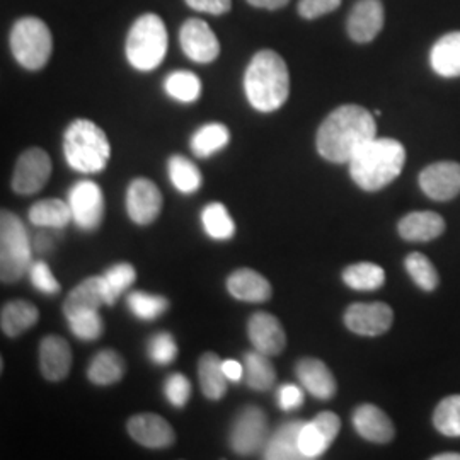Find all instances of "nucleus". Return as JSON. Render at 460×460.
I'll use <instances>...</instances> for the list:
<instances>
[{
    "label": "nucleus",
    "mask_w": 460,
    "mask_h": 460,
    "mask_svg": "<svg viewBox=\"0 0 460 460\" xmlns=\"http://www.w3.org/2000/svg\"><path fill=\"white\" fill-rule=\"evenodd\" d=\"M40 319V313L28 300H11L4 304L0 313V328L9 338H17L33 328Z\"/></svg>",
    "instance_id": "bb28decb"
},
{
    "label": "nucleus",
    "mask_w": 460,
    "mask_h": 460,
    "mask_svg": "<svg viewBox=\"0 0 460 460\" xmlns=\"http://www.w3.org/2000/svg\"><path fill=\"white\" fill-rule=\"evenodd\" d=\"M203 229L215 241H229L235 234V224L222 203H210L201 212Z\"/></svg>",
    "instance_id": "f704fd0d"
},
{
    "label": "nucleus",
    "mask_w": 460,
    "mask_h": 460,
    "mask_svg": "<svg viewBox=\"0 0 460 460\" xmlns=\"http://www.w3.org/2000/svg\"><path fill=\"white\" fill-rule=\"evenodd\" d=\"M377 137L372 113L357 104H345L329 113L321 123L315 146L321 157L329 163L345 164L360 148Z\"/></svg>",
    "instance_id": "f257e3e1"
},
{
    "label": "nucleus",
    "mask_w": 460,
    "mask_h": 460,
    "mask_svg": "<svg viewBox=\"0 0 460 460\" xmlns=\"http://www.w3.org/2000/svg\"><path fill=\"white\" fill-rule=\"evenodd\" d=\"M429 64L442 77H460V31L445 34L435 43Z\"/></svg>",
    "instance_id": "cd10ccee"
},
{
    "label": "nucleus",
    "mask_w": 460,
    "mask_h": 460,
    "mask_svg": "<svg viewBox=\"0 0 460 460\" xmlns=\"http://www.w3.org/2000/svg\"><path fill=\"white\" fill-rule=\"evenodd\" d=\"M433 425L445 437H460V394L448 395L440 401L433 412Z\"/></svg>",
    "instance_id": "4c0bfd02"
},
{
    "label": "nucleus",
    "mask_w": 460,
    "mask_h": 460,
    "mask_svg": "<svg viewBox=\"0 0 460 460\" xmlns=\"http://www.w3.org/2000/svg\"><path fill=\"white\" fill-rule=\"evenodd\" d=\"M68 205L79 229L96 230L104 218V193L98 182L83 180L68 191Z\"/></svg>",
    "instance_id": "9d476101"
},
{
    "label": "nucleus",
    "mask_w": 460,
    "mask_h": 460,
    "mask_svg": "<svg viewBox=\"0 0 460 460\" xmlns=\"http://www.w3.org/2000/svg\"><path fill=\"white\" fill-rule=\"evenodd\" d=\"M167 171H169V178L174 184V188L184 195L197 193L198 190L201 188V182H203L201 172L188 157L172 155L167 163Z\"/></svg>",
    "instance_id": "72a5a7b5"
},
{
    "label": "nucleus",
    "mask_w": 460,
    "mask_h": 460,
    "mask_svg": "<svg viewBox=\"0 0 460 460\" xmlns=\"http://www.w3.org/2000/svg\"><path fill=\"white\" fill-rule=\"evenodd\" d=\"M343 281L353 290L370 292L385 283V271L378 264L368 261L349 264L343 271Z\"/></svg>",
    "instance_id": "473e14b6"
},
{
    "label": "nucleus",
    "mask_w": 460,
    "mask_h": 460,
    "mask_svg": "<svg viewBox=\"0 0 460 460\" xmlns=\"http://www.w3.org/2000/svg\"><path fill=\"white\" fill-rule=\"evenodd\" d=\"M420 188L435 201H448L460 193V164L442 161L425 167L420 174Z\"/></svg>",
    "instance_id": "2eb2a0df"
},
{
    "label": "nucleus",
    "mask_w": 460,
    "mask_h": 460,
    "mask_svg": "<svg viewBox=\"0 0 460 460\" xmlns=\"http://www.w3.org/2000/svg\"><path fill=\"white\" fill-rule=\"evenodd\" d=\"M184 55L197 64H212L220 55V41L214 30L198 17L188 19L180 31Z\"/></svg>",
    "instance_id": "f8f14e48"
},
{
    "label": "nucleus",
    "mask_w": 460,
    "mask_h": 460,
    "mask_svg": "<svg viewBox=\"0 0 460 460\" xmlns=\"http://www.w3.org/2000/svg\"><path fill=\"white\" fill-rule=\"evenodd\" d=\"M235 454L249 456L263 448L268 442V418L258 406H246L235 416L229 435Z\"/></svg>",
    "instance_id": "6e6552de"
},
{
    "label": "nucleus",
    "mask_w": 460,
    "mask_h": 460,
    "mask_svg": "<svg viewBox=\"0 0 460 460\" xmlns=\"http://www.w3.org/2000/svg\"><path fill=\"white\" fill-rule=\"evenodd\" d=\"M300 385L315 399L329 401L336 395L338 384L328 365L317 358H302L296 365Z\"/></svg>",
    "instance_id": "aec40b11"
},
{
    "label": "nucleus",
    "mask_w": 460,
    "mask_h": 460,
    "mask_svg": "<svg viewBox=\"0 0 460 460\" xmlns=\"http://www.w3.org/2000/svg\"><path fill=\"white\" fill-rule=\"evenodd\" d=\"M125 53L128 64L138 72H152L161 66L167 53L164 21L154 13L138 17L127 34Z\"/></svg>",
    "instance_id": "39448f33"
},
{
    "label": "nucleus",
    "mask_w": 460,
    "mask_h": 460,
    "mask_svg": "<svg viewBox=\"0 0 460 460\" xmlns=\"http://www.w3.org/2000/svg\"><path fill=\"white\" fill-rule=\"evenodd\" d=\"M305 421H288L268 438L264 445L263 459L268 460H300L304 459L300 452V431Z\"/></svg>",
    "instance_id": "b1692460"
},
{
    "label": "nucleus",
    "mask_w": 460,
    "mask_h": 460,
    "mask_svg": "<svg viewBox=\"0 0 460 460\" xmlns=\"http://www.w3.org/2000/svg\"><path fill=\"white\" fill-rule=\"evenodd\" d=\"M341 5V0H298L296 11L304 19H317L336 11Z\"/></svg>",
    "instance_id": "a18cd8bd"
},
{
    "label": "nucleus",
    "mask_w": 460,
    "mask_h": 460,
    "mask_svg": "<svg viewBox=\"0 0 460 460\" xmlns=\"http://www.w3.org/2000/svg\"><path fill=\"white\" fill-rule=\"evenodd\" d=\"M165 93L180 102H195L201 96V81L190 70H176L164 81Z\"/></svg>",
    "instance_id": "c9c22d12"
},
{
    "label": "nucleus",
    "mask_w": 460,
    "mask_h": 460,
    "mask_svg": "<svg viewBox=\"0 0 460 460\" xmlns=\"http://www.w3.org/2000/svg\"><path fill=\"white\" fill-rule=\"evenodd\" d=\"M30 279L33 283L34 288L41 294L47 296H55L62 290V285L58 279H55L53 271L49 270V264L45 261H34L30 268Z\"/></svg>",
    "instance_id": "c03bdc74"
},
{
    "label": "nucleus",
    "mask_w": 460,
    "mask_h": 460,
    "mask_svg": "<svg viewBox=\"0 0 460 460\" xmlns=\"http://www.w3.org/2000/svg\"><path fill=\"white\" fill-rule=\"evenodd\" d=\"M66 163L84 174H98L106 169L111 146L104 130L91 119H74L64 135Z\"/></svg>",
    "instance_id": "20e7f679"
},
{
    "label": "nucleus",
    "mask_w": 460,
    "mask_h": 460,
    "mask_svg": "<svg viewBox=\"0 0 460 460\" xmlns=\"http://www.w3.org/2000/svg\"><path fill=\"white\" fill-rule=\"evenodd\" d=\"M72 334L83 341H96L104 332V323L98 311H87L66 317Z\"/></svg>",
    "instance_id": "a19ab883"
},
{
    "label": "nucleus",
    "mask_w": 460,
    "mask_h": 460,
    "mask_svg": "<svg viewBox=\"0 0 460 460\" xmlns=\"http://www.w3.org/2000/svg\"><path fill=\"white\" fill-rule=\"evenodd\" d=\"M353 181L363 191H378L389 186L406 164V148L394 138H374L348 163Z\"/></svg>",
    "instance_id": "7ed1b4c3"
},
{
    "label": "nucleus",
    "mask_w": 460,
    "mask_h": 460,
    "mask_svg": "<svg viewBox=\"0 0 460 460\" xmlns=\"http://www.w3.org/2000/svg\"><path fill=\"white\" fill-rule=\"evenodd\" d=\"M31 241L21 218L9 210L0 212V279L16 283L31 268Z\"/></svg>",
    "instance_id": "423d86ee"
},
{
    "label": "nucleus",
    "mask_w": 460,
    "mask_h": 460,
    "mask_svg": "<svg viewBox=\"0 0 460 460\" xmlns=\"http://www.w3.org/2000/svg\"><path fill=\"white\" fill-rule=\"evenodd\" d=\"M30 222L45 229H64L70 222H74V217L68 203L51 198L34 203L30 208Z\"/></svg>",
    "instance_id": "c756f323"
},
{
    "label": "nucleus",
    "mask_w": 460,
    "mask_h": 460,
    "mask_svg": "<svg viewBox=\"0 0 460 460\" xmlns=\"http://www.w3.org/2000/svg\"><path fill=\"white\" fill-rule=\"evenodd\" d=\"M384 4L382 0H358L346 22V31L355 43H370L384 28Z\"/></svg>",
    "instance_id": "dca6fc26"
},
{
    "label": "nucleus",
    "mask_w": 460,
    "mask_h": 460,
    "mask_svg": "<svg viewBox=\"0 0 460 460\" xmlns=\"http://www.w3.org/2000/svg\"><path fill=\"white\" fill-rule=\"evenodd\" d=\"M224 372L232 382L244 378V365L237 360H224Z\"/></svg>",
    "instance_id": "09e8293b"
},
{
    "label": "nucleus",
    "mask_w": 460,
    "mask_h": 460,
    "mask_svg": "<svg viewBox=\"0 0 460 460\" xmlns=\"http://www.w3.org/2000/svg\"><path fill=\"white\" fill-rule=\"evenodd\" d=\"M406 270L412 281L425 292H433L438 287V271L433 263L421 252H411L406 258Z\"/></svg>",
    "instance_id": "ea45409f"
},
{
    "label": "nucleus",
    "mask_w": 460,
    "mask_h": 460,
    "mask_svg": "<svg viewBox=\"0 0 460 460\" xmlns=\"http://www.w3.org/2000/svg\"><path fill=\"white\" fill-rule=\"evenodd\" d=\"M40 368L49 382H60L68 377L72 368V349L60 336H47L40 343Z\"/></svg>",
    "instance_id": "6ab92c4d"
},
{
    "label": "nucleus",
    "mask_w": 460,
    "mask_h": 460,
    "mask_svg": "<svg viewBox=\"0 0 460 460\" xmlns=\"http://www.w3.org/2000/svg\"><path fill=\"white\" fill-rule=\"evenodd\" d=\"M244 380L247 387L258 393L271 389L277 382V370L268 355L254 349L244 355Z\"/></svg>",
    "instance_id": "7c9ffc66"
},
{
    "label": "nucleus",
    "mask_w": 460,
    "mask_h": 460,
    "mask_svg": "<svg viewBox=\"0 0 460 460\" xmlns=\"http://www.w3.org/2000/svg\"><path fill=\"white\" fill-rule=\"evenodd\" d=\"M277 402L283 411H296L304 404V391L296 384H283L277 393Z\"/></svg>",
    "instance_id": "49530a36"
},
{
    "label": "nucleus",
    "mask_w": 460,
    "mask_h": 460,
    "mask_svg": "<svg viewBox=\"0 0 460 460\" xmlns=\"http://www.w3.org/2000/svg\"><path fill=\"white\" fill-rule=\"evenodd\" d=\"M137 279V271L130 263H116L111 266L104 275V294H106V305H113L118 296L125 290H128Z\"/></svg>",
    "instance_id": "e433bc0d"
},
{
    "label": "nucleus",
    "mask_w": 460,
    "mask_h": 460,
    "mask_svg": "<svg viewBox=\"0 0 460 460\" xmlns=\"http://www.w3.org/2000/svg\"><path fill=\"white\" fill-rule=\"evenodd\" d=\"M227 290L234 298L251 302V304L266 302L273 294L271 283L266 279V277L251 268H241L234 271L227 279Z\"/></svg>",
    "instance_id": "4be33fe9"
},
{
    "label": "nucleus",
    "mask_w": 460,
    "mask_h": 460,
    "mask_svg": "<svg viewBox=\"0 0 460 460\" xmlns=\"http://www.w3.org/2000/svg\"><path fill=\"white\" fill-rule=\"evenodd\" d=\"M341 429V420L331 411L319 412L309 423H304L300 431V452L304 459H317L326 454Z\"/></svg>",
    "instance_id": "ddd939ff"
},
{
    "label": "nucleus",
    "mask_w": 460,
    "mask_h": 460,
    "mask_svg": "<svg viewBox=\"0 0 460 460\" xmlns=\"http://www.w3.org/2000/svg\"><path fill=\"white\" fill-rule=\"evenodd\" d=\"M9 47L17 64L26 70H41L53 51V36L49 24L40 17L17 19L9 34Z\"/></svg>",
    "instance_id": "0eeeda50"
},
{
    "label": "nucleus",
    "mask_w": 460,
    "mask_h": 460,
    "mask_svg": "<svg viewBox=\"0 0 460 460\" xmlns=\"http://www.w3.org/2000/svg\"><path fill=\"white\" fill-rule=\"evenodd\" d=\"M433 460H460V454H457V452H447V454L435 456Z\"/></svg>",
    "instance_id": "3c124183"
},
{
    "label": "nucleus",
    "mask_w": 460,
    "mask_h": 460,
    "mask_svg": "<svg viewBox=\"0 0 460 460\" xmlns=\"http://www.w3.org/2000/svg\"><path fill=\"white\" fill-rule=\"evenodd\" d=\"M394 323V311L385 302H357L345 313V326L358 336H380Z\"/></svg>",
    "instance_id": "9b49d317"
},
{
    "label": "nucleus",
    "mask_w": 460,
    "mask_h": 460,
    "mask_svg": "<svg viewBox=\"0 0 460 460\" xmlns=\"http://www.w3.org/2000/svg\"><path fill=\"white\" fill-rule=\"evenodd\" d=\"M247 336L254 349L268 357H277L287 346V334L273 314H252L247 323Z\"/></svg>",
    "instance_id": "a211bd4d"
},
{
    "label": "nucleus",
    "mask_w": 460,
    "mask_h": 460,
    "mask_svg": "<svg viewBox=\"0 0 460 460\" xmlns=\"http://www.w3.org/2000/svg\"><path fill=\"white\" fill-rule=\"evenodd\" d=\"M163 210V193L147 178H137L127 190V214L137 226H148Z\"/></svg>",
    "instance_id": "4468645a"
},
{
    "label": "nucleus",
    "mask_w": 460,
    "mask_h": 460,
    "mask_svg": "<svg viewBox=\"0 0 460 460\" xmlns=\"http://www.w3.org/2000/svg\"><path fill=\"white\" fill-rule=\"evenodd\" d=\"M164 394L167 397V401L174 408L181 410V408L188 404V401L191 397V382H190V378L184 377L182 374H178V372L171 374L169 377L165 378Z\"/></svg>",
    "instance_id": "37998d69"
},
{
    "label": "nucleus",
    "mask_w": 460,
    "mask_h": 460,
    "mask_svg": "<svg viewBox=\"0 0 460 460\" xmlns=\"http://www.w3.org/2000/svg\"><path fill=\"white\" fill-rule=\"evenodd\" d=\"M244 93L249 104L260 113H273L287 102L290 72L279 53L260 49L252 55L244 74Z\"/></svg>",
    "instance_id": "f03ea898"
},
{
    "label": "nucleus",
    "mask_w": 460,
    "mask_h": 460,
    "mask_svg": "<svg viewBox=\"0 0 460 460\" xmlns=\"http://www.w3.org/2000/svg\"><path fill=\"white\" fill-rule=\"evenodd\" d=\"M444 217L435 212H412L399 220V235L410 243H428L444 234Z\"/></svg>",
    "instance_id": "5701e85b"
},
{
    "label": "nucleus",
    "mask_w": 460,
    "mask_h": 460,
    "mask_svg": "<svg viewBox=\"0 0 460 460\" xmlns=\"http://www.w3.org/2000/svg\"><path fill=\"white\" fill-rule=\"evenodd\" d=\"M127 365L115 349H102L87 367V378L94 385H113L125 376Z\"/></svg>",
    "instance_id": "c85d7f7f"
},
{
    "label": "nucleus",
    "mask_w": 460,
    "mask_h": 460,
    "mask_svg": "<svg viewBox=\"0 0 460 460\" xmlns=\"http://www.w3.org/2000/svg\"><path fill=\"white\" fill-rule=\"evenodd\" d=\"M290 0H247L249 5L258 7V9H266V11H279L285 5H288Z\"/></svg>",
    "instance_id": "8fccbe9b"
},
{
    "label": "nucleus",
    "mask_w": 460,
    "mask_h": 460,
    "mask_svg": "<svg viewBox=\"0 0 460 460\" xmlns=\"http://www.w3.org/2000/svg\"><path fill=\"white\" fill-rule=\"evenodd\" d=\"M198 377L201 393L207 399L220 401L227 394V376L224 372V360L217 353H203L198 362Z\"/></svg>",
    "instance_id": "a878e982"
},
{
    "label": "nucleus",
    "mask_w": 460,
    "mask_h": 460,
    "mask_svg": "<svg viewBox=\"0 0 460 460\" xmlns=\"http://www.w3.org/2000/svg\"><path fill=\"white\" fill-rule=\"evenodd\" d=\"M51 176V159L40 147L24 150L17 157L11 186L17 195H34L41 191Z\"/></svg>",
    "instance_id": "1a4fd4ad"
},
{
    "label": "nucleus",
    "mask_w": 460,
    "mask_h": 460,
    "mask_svg": "<svg viewBox=\"0 0 460 460\" xmlns=\"http://www.w3.org/2000/svg\"><path fill=\"white\" fill-rule=\"evenodd\" d=\"M147 353L148 358L155 365H161V367L171 365L178 357V345L174 336L167 331L154 334L148 340Z\"/></svg>",
    "instance_id": "79ce46f5"
},
{
    "label": "nucleus",
    "mask_w": 460,
    "mask_h": 460,
    "mask_svg": "<svg viewBox=\"0 0 460 460\" xmlns=\"http://www.w3.org/2000/svg\"><path fill=\"white\" fill-rule=\"evenodd\" d=\"M106 304L104 283L102 277H89L81 281L64 302L66 317L87 311H99V307Z\"/></svg>",
    "instance_id": "393cba45"
},
{
    "label": "nucleus",
    "mask_w": 460,
    "mask_h": 460,
    "mask_svg": "<svg viewBox=\"0 0 460 460\" xmlns=\"http://www.w3.org/2000/svg\"><path fill=\"white\" fill-rule=\"evenodd\" d=\"M229 142L230 132L226 125L207 123L191 137L190 147L195 155L207 159V157H212L217 152H220L222 148L227 147Z\"/></svg>",
    "instance_id": "2f4dec72"
},
{
    "label": "nucleus",
    "mask_w": 460,
    "mask_h": 460,
    "mask_svg": "<svg viewBox=\"0 0 460 460\" xmlns=\"http://www.w3.org/2000/svg\"><path fill=\"white\" fill-rule=\"evenodd\" d=\"M127 431L138 445L147 448H169L176 442V433L163 416L154 412L135 414L128 423Z\"/></svg>",
    "instance_id": "f3484780"
},
{
    "label": "nucleus",
    "mask_w": 460,
    "mask_h": 460,
    "mask_svg": "<svg viewBox=\"0 0 460 460\" xmlns=\"http://www.w3.org/2000/svg\"><path fill=\"white\" fill-rule=\"evenodd\" d=\"M130 313L142 321H154L169 309V300L163 296H150L147 292L135 290L127 296Z\"/></svg>",
    "instance_id": "58836bf2"
},
{
    "label": "nucleus",
    "mask_w": 460,
    "mask_h": 460,
    "mask_svg": "<svg viewBox=\"0 0 460 460\" xmlns=\"http://www.w3.org/2000/svg\"><path fill=\"white\" fill-rule=\"evenodd\" d=\"M184 2L193 11L212 14V16L227 14L232 9V0H184Z\"/></svg>",
    "instance_id": "de8ad7c7"
},
{
    "label": "nucleus",
    "mask_w": 460,
    "mask_h": 460,
    "mask_svg": "<svg viewBox=\"0 0 460 460\" xmlns=\"http://www.w3.org/2000/svg\"><path fill=\"white\" fill-rule=\"evenodd\" d=\"M353 427L362 438L372 444H389L395 435L391 418L374 404H362L355 410Z\"/></svg>",
    "instance_id": "412c9836"
}]
</instances>
